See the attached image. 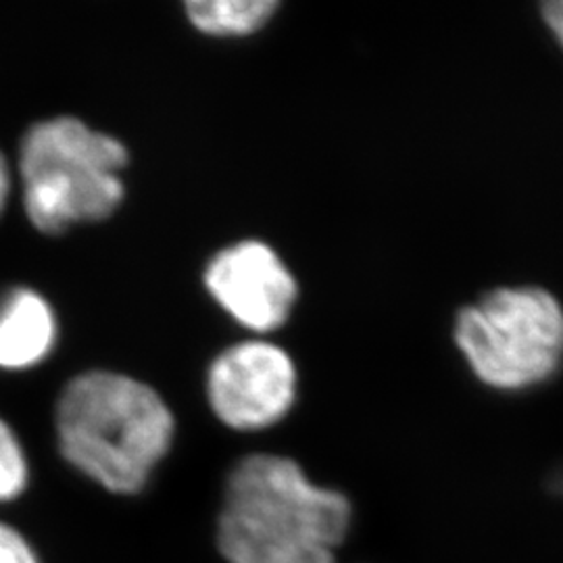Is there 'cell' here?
Listing matches in <instances>:
<instances>
[{"label":"cell","instance_id":"obj_7","mask_svg":"<svg viewBox=\"0 0 563 563\" xmlns=\"http://www.w3.org/2000/svg\"><path fill=\"white\" fill-rule=\"evenodd\" d=\"M57 342L53 307L32 288L0 297V367L27 369L44 362Z\"/></svg>","mask_w":563,"mask_h":563},{"label":"cell","instance_id":"obj_11","mask_svg":"<svg viewBox=\"0 0 563 563\" xmlns=\"http://www.w3.org/2000/svg\"><path fill=\"white\" fill-rule=\"evenodd\" d=\"M543 21L551 30L553 38L560 42L563 48V0H551L543 4Z\"/></svg>","mask_w":563,"mask_h":563},{"label":"cell","instance_id":"obj_12","mask_svg":"<svg viewBox=\"0 0 563 563\" xmlns=\"http://www.w3.org/2000/svg\"><path fill=\"white\" fill-rule=\"evenodd\" d=\"M9 197H11V169H9L7 157L0 153V213L4 211Z\"/></svg>","mask_w":563,"mask_h":563},{"label":"cell","instance_id":"obj_6","mask_svg":"<svg viewBox=\"0 0 563 563\" xmlns=\"http://www.w3.org/2000/svg\"><path fill=\"white\" fill-rule=\"evenodd\" d=\"M213 301L253 332H274L290 318L299 286L265 242L242 241L220 251L205 269Z\"/></svg>","mask_w":563,"mask_h":563},{"label":"cell","instance_id":"obj_1","mask_svg":"<svg viewBox=\"0 0 563 563\" xmlns=\"http://www.w3.org/2000/svg\"><path fill=\"white\" fill-rule=\"evenodd\" d=\"M349 499L280 455L244 457L225 484L220 549L230 563H334Z\"/></svg>","mask_w":563,"mask_h":563},{"label":"cell","instance_id":"obj_10","mask_svg":"<svg viewBox=\"0 0 563 563\" xmlns=\"http://www.w3.org/2000/svg\"><path fill=\"white\" fill-rule=\"evenodd\" d=\"M0 563H41L34 549L20 532L7 523H0Z\"/></svg>","mask_w":563,"mask_h":563},{"label":"cell","instance_id":"obj_9","mask_svg":"<svg viewBox=\"0 0 563 563\" xmlns=\"http://www.w3.org/2000/svg\"><path fill=\"white\" fill-rule=\"evenodd\" d=\"M27 484V460L15 432L0 420V504L20 497Z\"/></svg>","mask_w":563,"mask_h":563},{"label":"cell","instance_id":"obj_8","mask_svg":"<svg viewBox=\"0 0 563 563\" xmlns=\"http://www.w3.org/2000/svg\"><path fill=\"white\" fill-rule=\"evenodd\" d=\"M280 9L276 0H190L186 15L209 36H249Z\"/></svg>","mask_w":563,"mask_h":563},{"label":"cell","instance_id":"obj_2","mask_svg":"<svg viewBox=\"0 0 563 563\" xmlns=\"http://www.w3.org/2000/svg\"><path fill=\"white\" fill-rule=\"evenodd\" d=\"M60 453L111 493L132 495L167 455L174 413L148 384L115 372H86L57 402Z\"/></svg>","mask_w":563,"mask_h":563},{"label":"cell","instance_id":"obj_4","mask_svg":"<svg viewBox=\"0 0 563 563\" xmlns=\"http://www.w3.org/2000/svg\"><path fill=\"white\" fill-rule=\"evenodd\" d=\"M453 339L481 383L523 390L562 365V302L539 286L495 288L457 313Z\"/></svg>","mask_w":563,"mask_h":563},{"label":"cell","instance_id":"obj_3","mask_svg":"<svg viewBox=\"0 0 563 563\" xmlns=\"http://www.w3.org/2000/svg\"><path fill=\"white\" fill-rule=\"evenodd\" d=\"M128 148L76 118L34 123L20 146L21 199L44 234L107 220L123 201Z\"/></svg>","mask_w":563,"mask_h":563},{"label":"cell","instance_id":"obj_5","mask_svg":"<svg viewBox=\"0 0 563 563\" xmlns=\"http://www.w3.org/2000/svg\"><path fill=\"white\" fill-rule=\"evenodd\" d=\"M207 397L213 413L234 430L269 428L295 405L297 367L274 342H239L211 363Z\"/></svg>","mask_w":563,"mask_h":563}]
</instances>
